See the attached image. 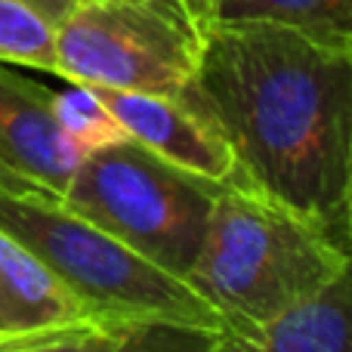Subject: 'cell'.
I'll list each match as a JSON object with an SVG mask.
<instances>
[{
    "mask_svg": "<svg viewBox=\"0 0 352 352\" xmlns=\"http://www.w3.org/2000/svg\"><path fill=\"white\" fill-rule=\"evenodd\" d=\"M182 96L229 142L232 182L303 213L349 250L352 43L210 19Z\"/></svg>",
    "mask_w": 352,
    "mask_h": 352,
    "instance_id": "1",
    "label": "cell"
},
{
    "mask_svg": "<svg viewBox=\"0 0 352 352\" xmlns=\"http://www.w3.org/2000/svg\"><path fill=\"white\" fill-rule=\"evenodd\" d=\"M343 272L349 250L322 226L244 182H223L186 281L226 318V331H254Z\"/></svg>",
    "mask_w": 352,
    "mask_h": 352,
    "instance_id": "2",
    "label": "cell"
},
{
    "mask_svg": "<svg viewBox=\"0 0 352 352\" xmlns=\"http://www.w3.org/2000/svg\"><path fill=\"white\" fill-rule=\"evenodd\" d=\"M0 229L22 241L96 324L179 322L226 331V318L186 278L47 195L0 192Z\"/></svg>",
    "mask_w": 352,
    "mask_h": 352,
    "instance_id": "3",
    "label": "cell"
},
{
    "mask_svg": "<svg viewBox=\"0 0 352 352\" xmlns=\"http://www.w3.org/2000/svg\"><path fill=\"white\" fill-rule=\"evenodd\" d=\"M217 188L219 182L182 170L124 136L84 155L62 204L186 278L204 244Z\"/></svg>",
    "mask_w": 352,
    "mask_h": 352,
    "instance_id": "4",
    "label": "cell"
},
{
    "mask_svg": "<svg viewBox=\"0 0 352 352\" xmlns=\"http://www.w3.org/2000/svg\"><path fill=\"white\" fill-rule=\"evenodd\" d=\"M207 22V0H72L53 25V74L179 96L195 78Z\"/></svg>",
    "mask_w": 352,
    "mask_h": 352,
    "instance_id": "5",
    "label": "cell"
},
{
    "mask_svg": "<svg viewBox=\"0 0 352 352\" xmlns=\"http://www.w3.org/2000/svg\"><path fill=\"white\" fill-rule=\"evenodd\" d=\"M84 155L56 118L53 90L0 65V192L62 201Z\"/></svg>",
    "mask_w": 352,
    "mask_h": 352,
    "instance_id": "6",
    "label": "cell"
},
{
    "mask_svg": "<svg viewBox=\"0 0 352 352\" xmlns=\"http://www.w3.org/2000/svg\"><path fill=\"white\" fill-rule=\"evenodd\" d=\"M90 90L115 115L124 136L140 142L152 155L219 186L235 179V158L229 142L223 140L217 124L182 93L155 96V93L109 90V87H90Z\"/></svg>",
    "mask_w": 352,
    "mask_h": 352,
    "instance_id": "7",
    "label": "cell"
},
{
    "mask_svg": "<svg viewBox=\"0 0 352 352\" xmlns=\"http://www.w3.org/2000/svg\"><path fill=\"white\" fill-rule=\"evenodd\" d=\"M210 352H352L349 272L260 328L223 331Z\"/></svg>",
    "mask_w": 352,
    "mask_h": 352,
    "instance_id": "8",
    "label": "cell"
},
{
    "mask_svg": "<svg viewBox=\"0 0 352 352\" xmlns=\"http://www.w3.org/2000/svg\"><path fill=\"white\" fill-rule=\"evenodd\" d=\"M90 322L53 272L0 229V340Z\"/></svg>",
    "mask_w": 352,
    "mask_h": 352,
    "instance_id": "9",
    "label": "cell"
},
{
    "mask_svg": "<svg viewBox=\"0 0 352 352\" xmlns=\"http://www.w3.org/2000/svg\"><path fill=\"white\" fill-rule=\"evenodd\" d=\"M217 22H272L318 41L352 43V0H207Z\"/></svg>",
    "mask_w": 352,
    "mask_h": 352,
    "instance_id": "10",
    "label": "cell"
},
{
    "mask_svg": "<svg viewBox=\"0 0 352 352\" xmlns=\"http://www.w3.org/2000/svg\"><path fill=\"white\" fill-rule=\"evenodd\" d=\"M0 62L53 72V22L28 0H0Z\"/></svg>",
    "mask_w": 352,
    "mask_h": 352,
    "instance_id": "11",
    "label": "cell"
},
{
    "mask_svg": "<svg viewBox=\"0 0 352 352\" xmlns=\"http://www.w3.org/2000/svg\"><path fill=\"white\" fill-rule=\"evenodd\" d=\"M53 105L56 118H59L62 130L78 142L84 152L99 148L105 142L124 140L121 124L115 121L109 109L102 105V99L84 84H74L72 90H53Z\"/></svg>",
    "mask_w": 352,
    "mask_h": 352,
    "instance_id": "12",
    "label": "cell"
},
{
    "mask_svg": "<svg viewBox=\"0 0 352 352\" xmlns=\"http://www.w3.org/2000/svg\"><path fill=\"white\" fill-rule=\"evenodd\" d=\"M223 331L179 322H136L124 324L109 352H210Z\"/></svg>",
    "mask_w": 352,
    "mask_h": 352,
    "instance_id": "13",
    "label": "cell"
},
{
    "mask_svg": "<svg viewBox=\"0 0 352 352\" xmlns=\"http://www.w3.org/2000/svg\"><path fill=\"white\" fill-rule=\"evenodd\" d=\"M124 328V324H121ZM121 328L96 322H78L65 328H50L37 334L0 340V352H109Z\"/></svg>",
    "mask_w": 352,
    "mask_h": 352,
    "instance_id": "14",
    "label": "cell"
},
{
    "mask_svg": "<svg viewBox=\"0 0 352 352\" xmlns=\"http://www.w3.org/2000/svg\"><path fill=\"white\" fill-rule=\"evenodd\" d=\"M28 3L34 6L37 12H43V16H47L50 22L56 25V22H59V16H62V12L68 10V3H72V0H28Z\"/></svg>",
    "mask_w": 352,
    "mask_h": 352,
    "instance_id": "15",
    "label": "cell"
}]
</instances>
